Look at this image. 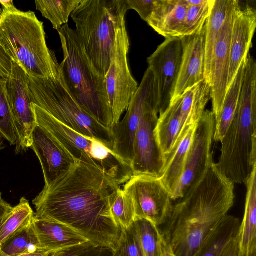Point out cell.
I'll return each instance as SVG.
<instances>
[{
  "mask_svg": "<svg viewBox=\"0 0 256 256\" xmlns=\"http://www.w3.org/2000/svg\"><path fill=\"white\" fill-rule=\"evenodd\" d=\"M120 190L104 172L77 162L64 176L44 187L32 200L34 218L64 224L90 242L117 248L121 232L111 212V204Z\"/></svg>",
  "mask_w": 256,
  "mask_h": 256,
  "instance_id": "obj_1",
  "label": "cell"
},
{
  "mask_svg": "<svg viewBox=\"0 0 256 256\" xmlns=\"http://www.w3.org/2000/svg\"><path fill=\"white\" fill-rule=\"evenodd\" d=\"M234 184L214 162L202 178L174 205L162 232L176 256H196L234 202Z\"/></svg>",
  "mask_w": 256,
  "mask_h": 256,
  "instance_id": "obj_2",
  "label": "cell"
},
{
  "mask_svg": "<svg viewBox=\"0 0 256 256\" xmlns=\"http://www.w3.org/2000/svg\"><path fill=\"white\" fill-rule=\"evenodd\" d=\"M216 164L232 182L245 184L256 168V62L250 54L233 119Z\"/></svg>",
  "mask_w": 256,
  "mask_h": 256,
  "instance_id": "obj_3",
  "label": "cell"
},
{
  "mask_svg": "<svg viewBox=\"0 0 256 256\" xmlns=\"http://www.w3.org/2000/svg\"><path fill=\"white\" fill-rule=\"evenodd\" d=\"M57 31L64 54L60 68L67 90L84 111L111 130L113 116L105 78L90 62L75 30L66 24Z\"/></svg>",
  "mask_w": 256,
  "mask_h": 256,
  "instance_id": "obj_4",
  "label": "cell"
},
{
  "mask_svg": "<svg viewBox=\"0 0 256 256\" xmlns=\"http://www.w3.org/2000/svg\"><path fill=\"white\" fill-rule=\"evenodd\" d=\"M2 11L0 45L12 60L29 77L56 76L60 64L47 46L43 22L32 11Z\"/></svg>",
  "mask_w": 256,
  "mask_h": 256,
  "instance_id": "obj_5",
  "label": "cell"
},
{
  "mask_svg": "<svg viewBox=\"0 0 256 256\" xmlns=\"http://www.w3.org/2000/svg\"><path fill=\"white\" fill-rule=\"evenodd\" d=\"M126 0H82L70 16L90 62L105 77L114 52L117 33L126 23Z\"/></svg>",
  "mask_w": 256,
  "mask_h": 256,
  "instance_id": "obj_6",
  "label": "cell"
},
{
  "mask_svg": "<svg viewBox=\"0 0 256 256\" xmlns=\"http://www.w3.org/2000/svg\"><path fill=\"white\" fill-rule=\"evenodd\" d=\"M28 78L32 104L70 129L96 140L112 150L114 136L112 130L90 116L74 99L64 84L60 69L54 77Z\"/></svg>",
  "mask_w": 256,
  "mask_h": 256,
  "instance_id": "obj_7",
  "label": "cell"
},
{
  "mask_svg": "<svg viewBox=\"0 0 256 256\" xmlns=\"http://www.w3.org/2000/svg\"><path fill=\"white\" fill-rule=\"evenodd\" d=\"M32 110L36 124L49 132L76 162L98 168L118 185L130 178L131 166L101 142L70 129L34 104Z\"/></svg>",
  "mask_w": 256,
  "mask_h": 256,
  "instance_id": "obj_8",
  "label": "cell"
},
{
  "mask_svg": "<svg viewBox=\"0 0 256 256\" xmlns=\"http://www.w3.org/2000/svg\"><path fill=\"white\" fill-rule=\"evenodd\" d=\"M215 122L212 110H205L197 124L182 175L171 194L172 201L182 198L202 178L214 163L212 148Z\"/></svg>",
  "mask_w": 256,
  "mask_h": 256,
  "instance_id": "obj_9",
  "label": "cell"
},
{
  "mask_svg": "<svg viewBox=\"0 0 256 256\" xmlns=\"http://www.w3.org/2000/svg\"><path fill=\"white\" fill-rule=\"evenodd\" d=\"M129 48L130 40L124 23L117 33L114 56L104 77L112 113V128L120 122L122 115L127 110L138 87L128 66Z\"/></svg>",
  "mask_w": 256,
  "mask_h": 256,
  "instance_id": "obj_10",
  "label": "cell"
},
{
  "mask_svg": "<svg viewBox=\"0 0 256 256\" xmlns=\"http://www.w3.org/2000/svg\"><path fill=\"white\" fill-rule=\"evenodd\" d=\"M122 190L132 200L136 220L144 219L158 227L165 224L174 205L170 192L160 178L132 176Z\"/></svg>",
  "mask_w": 256,
  "mask_h": 256,
  "instance_id": "obj_11",
  "label": "cell"
},
{
  "mask_svg": "<svg viewBox=\"0 0 256 256\" xmlns=\"http://www.w3.org/2000/svg\"><path fill=\"white\" fill-rule=\"evenodd\" d=\"M158 98L154 75L148 68L132 99L121 122L112 128L114 136L112 152L131 166L135 134L143 112L147 106Z\"/></svg>",
  "mask_w": 256,
  "mask_h": 256,
  "instance_id": "obj_12",
  "label": "cell"
},
{
  "mask_svg": "<svg viewBox=\"0 0 256 256\" xmlns=\"http://www.w3.org/2000/svg\"><path fill=\"white\" fill-rule=\"evenodd\" d=\"M160 112L158 99L146 107L137 128L131 164L132 176H148L160 178L164 166V158L158 145L154 129Z\"/></svg>",
  "mask_w": 256,
  "mask_h": 256,
  "instance_id": "obj_13",
  "label": "cell"
},
{
  "mask_svg": "<svg viewBox=\"0 0 256 256\" xmlns=\"http://www.w3.org/2000/svg\"><path fill=\"white\" fill-rule=\"evenodd\" d=\"M6 88L18 136L15 151L18 154L30 148L32 132L37 124L32 110L28 76L12 61Z\"/></svg>",
  "mask_w": 256,
  "mask_h": 256,
  "instance_id": "obj_14",
  "label": "cell"
},
{
  "mask_svg": "<svg viewBox=\"0 0 256 256\" xmlns=\"http://www.w3.org/2000/svg\"><path fill=\"white\" fill-rule=\"evenodd\" d=\"M182 45L180 38H166L147 59L156 82L159 114L170 106L180 70Z\"/></svg>",
  "mask_w": 256,
  "mask_h": 256,
  "instance_id": "obj_15",
  "label": "cell"
},
{
  "mask_svg": "<svg viewBox=\"0 0 256 256\" xmlns=\"http://www.w3.org/2000/svg\"><path fill=\"white\" fill-rule=\"evenodd\" d=\"M240 2L234 0L220 30L216 45L210 74V96L216 122L218 120L228 90L230 62L231 34L236 9Z\"/></svg>",
  "mask_w": 256,
  "mask_h": 256,
  "instance_id": "obj_16",
  "label": "cell"
},
{
  "mask_svg": "<svg viewBox=\"0 0 256 256\" xmlns=\"http://www.w3.org/2000/svg\"><path fill=\"white\" fill-rule=\"evenodd\" d=\"M30 148L41 164L46 187L64 176L77 162L49 132L38 124L32 132Z\"/></svg>",
  "mask_w": 256,
  "mask_h": 256,
  "instance_id": "obj_17",
  "label": "cell"
},
{
  "mask_svg": "<svg viewBox=\"0 0 256 256\" xmlns=\"http://www.w3.org/2000/svg\"><path fill=\"white\" fill-rule=\"evenodd\" d=\"M180 38L182 45L181 66L170 104L204 80L205 25L198 33Z\"/></svg>",
  "mask_w": 256,
  "mask_h": 256,
  "instance_id": "obj_18",
  "label": "cell"
},
{
  "mask_svg": "<svg viewBox=\"0 0 256 256\" xmlns=\"http://www.w3.org/2000/svg\"><path fill=\"white\" fill-rule=\"evenodd\" d=\"M256 28L255 9L248 5L242 9L239 4L236 10L231 34L230 62L228 89L249 54Z\"/></svg>",
  "mask_w": 256,
  "mask_h": 256,
  "instance_id": "obj_19",
  "label": "cell"
},
{
  "mask_svg": "<svg viewBox=\"0 0 256 256\" xmlns=\"http://www.w3.org/2000/svg\"><path fill=\"white\" fill-rule=\"evenodd\" d=\"M188 6L186 0H157L146 22L166 39L180 38Z\"/></svg>",
  "mask_w": 256,
  "mask_h": 256,
  "instance_id": "obj_20",
  "label": "cell"
},
{
  "mask_svg": "<svg viewBox=\"0 0 256 256\" xmlns=\"http://www.w3.org/2000/svg\"><path fill=\"white\" fill-rule=\"evenodd\" d=\"M32 225L40 248L50 254L89 242L76 230L58 222L34 218Z\"/></svg>",
  "mask_w": 256,
  "mask_h": 256,
  "instance_id": "obj_21",
  "label": "cell"
},
{
  "mask_svg": "<svg viewBox=\"0 0 256 256\" xmlns=\"http://www.w3.org/2000/svg\"><path fill=\"white\" fill-rule=\"evenodd\" d=\"M182 102V96L160 114L155 127L154 136L164 163L180 134L185 130L180 115Z\"/></svg>",
  "mask_w": 256,
  "mask_h": 256,
  "instance_id": "obj_22",
  "label": "cell"
},
{
  "mask_svg": "<svg viewBox=\"0 0 256 256\" xmlns=\"http://www.w3.org/2000/svg\"><path fill=\"white\" fill-rule=\"evenodd\" d=\"M246 188L245 208L237 240L240 252L256 251V168L244 184Z\"/></svg>",
  "mask_w": 256,
  "mask_h": 256,
  "instance_id": "obj_23",
  "label": "cell"
},
{
  "mask_svg": "<svg viewBox=\"0 0 256 256\" xmlns=\"http://www.w3.org/2000/svg\"><path fill=\"white\" fill-rule=\"evenodd\" d=\"M197 124L190 126L182 138L178 140L165 159L164 166L160 178L170 194L177 186L184 170L186 155Z\"/></svg>",
  "mask_w": 256,
  "mask_h": 256,
  "instance_id": "obj_24",
  "label": "cell"
},
{
  "mask_svg": "<svg viewBox=\"0 0 256 256\" xmlns=\"http://www.w3.org/2000/svg\"><path fill=\"white\" fill-rule=\"evenodd\" d=\"M234 0H214L205 24L204 80L210 85L212 64L220 30Z\"/></svg>",
  "mask_w": 256,
  "mask_h": 256,
  "instance_id": "obj_25",
  "label": "cell"
},
{
  "mask_svg": "<svg viewBox=\"0 0 256 256\" xmlns=\"http://www.w3.org/2000/svg\"><path fill=\"white\" fill-rule=\"evenodd\" d=\"M240 223L238 218L226 215L206 238L196 256H222L236 236Z\"/></svg>",
  "mask_w": 256,
  "mask_h": 256,
  "instance_id": "obj_26",
  "label": "cell"
},
{
  "mask_svg": "<svg viewBox=\"0 0 256 256\" xmlns=\"http://www.w3.org/2000/svg\"><path fill=\"white\" fill-rule=\"evenodd\" d=\"M180 115L184 128L197 124L211 100L210 88L204 80L182 95Z\"/></svg>",
  "mask_w": 256,
  "mask_h": 256,
  "instance_id": "obj_27",
  "label": "cell"
},
{
  "mask_svg": "<svg viewBox=\"0 0 256 256\" xmlns=\"http://www.w3.org/2000/svg\"><path fill=\"white\" fill-rule=\"evenodd\" d=\"M246 62V60L240 66L234 81L227 90L220 116L215 122L214 134L215 142H222L234 116L244 81Z\"/></svg>",
  "mask_w": 256,
  "mask_h": 256,
  "instance_id": "obj_28",
  "label": "cell"
},
{
  "mask_svg": "<svg viewBox=\"0 0 256 256\" xmlns=\"http://www.w3.org/2000/svg\"><path fill=\"white\" fill-rule=\"evenodd\" d=\"M34 218V212L28 200L22 198L19 203L0 222V246L30 226Z\"/></svg>",
  "mask_w": 256,
  "mask_h": 256,
  "instance_id": "obj_29",
  "label": "cell"
},
{
  "mask_svg": "<svg viewBox=\"0 0 256 256\" xmlns=\"http://www.w3.org/2000/svg\"><path fill=\"white\" fill-rule=\"evenodd\" d=\"M82 0H36V8L56 30L67 24L69 17Z\"/></svg>",
  "mask_w": 256,
  "mask_h": 256,
  "instance_id": "obj_30",
  "label": "cell"
},
{
  "mask_svg": "<svg viewBox=\"0 0 256 256\" xmlns=\"http://www.w3.org/2000/svg\"><path fill=\"white\" fill-rule=\"evenodd\" d=\"M134 226L144 256H160L163 235L158 227L144 219H137Z\"/></svg>",
  "mask_w": 256,
  "mask_h": 256,
  "instance_id": "obj_31",
  "label": "cell"
},
{
  "mask_svg": "<svg viewBox=\"0 0 256 256\" xmlns=\"http://www.w3.org/2000/svg\"><path fill=\"white\" fill-rule=\"evenodd\" d=\"M0 248L6 256H20L42 250L32 225L6 241Z\"/></svg>",
  "mask_w": 256,
  "mask_h": 256,
  "instance_id": "obj_32",
  "label": "cell"
},
{
  "mask_svg": "<svg viewBox=\"0 0 256 256\" xmlns=\"http://www.w3.org/2000/svg\"><path fill=\"white\" fill-rule=\"evenodd\" d=\"M6 78H0V134L10 145H16L18 136L8 102Z\"/></svg>",
  "mask_w": 256,
  "mask_h": 256,
  "instance_id": "obj_33",
  "label": "cell"
},
{
  "mask_svg": "<svg viewBox=\"0 0 256 256\" xmlns=\"http://www.w3.org/2000/svg\"><path fill=\"white\" fill-rule=\"evenodd\" d=\"M112 217L121 230L130 227L136 220L133 202L130 196L120 190L111 204Z\"/></svg>",
  "mask_w": 256,
  "mask_h": 256,
  "instance_id": "obj_34",
  "label": "cell"
},
{
  "mask_svg": "<svg viewBox=\"0 0 256 256\" xmlns=\"http://www.w3.org/2000/svg\"><path fill=\"white\" fill-rule=\"evenodd\" d=\"M214 0H207L198 6H189L186 15L182 37L198 33L204 27Z\"/></svg>",
  "mask_w": 256,
  "mask_h": 256,
  "instance_id": "obj_35",
  "label": "cell"
},
{
  "mask_svg": "<svg viewBox=\"0 0 256 256\" xmlns=\"http://www.w3.org/2000/svg\"><path fill=\"white\" fill-rule=\"evenodd\" d=\"M113 256H144L134 223L130 227L121 230Z\"/></svg>",
  "mask_w": 256,
  "mask_h": 256,
  "instance_id": "obj_36",
  "label": "cell"
},
{
  "mask_svg": "<svg viewBox=\"0 0 256 256\" xmlns=\"http://www.w3.org/2000/svg\"><path fill=\"white\" fill-rule=\"evenodd\" d=\"M50 256H113L109 248L87 242L60 250Z\"/></svg>",
  "mask_w": 256,
  "mask_h": 256,
  "instance_id": "obj_37",
  "label": "cell"
},
{
  "mask_svg": "<svg viewBox=\"0 0 256 256\" xmlns=\"http://www.w3.org/2000/svg\"><path fill=\"white\" fill-rule=\"evenodd\" d=\"M126 2L128 10H134L146 22L153 12L157 0H126Z\"/></svg>",
  "mask_w": 256,
  "mask_h": 256,
  "instance_id": "obj_38",
  "label": "cell"
},
{
  "mask_svg": "<svg viewBox=\"0 0 256 256\" xmlns=\"http://www.w3.org/2000/svg\"><path fill=\"white\" fill-rule=\"evenodd\" d=\"M12 60L0 45V78H7L11 72Z\"/></svg>",
  "mask_w": 256,
  "mask_h": 256,
  "instance_id": "obj_39",
  "label": "cell"
},
{
  "mask_svg": "<svg viewBox=\"0 0 256 256\" xmlns=\"http://www.w3.org/2000/svg\"><path fill=\"white\" fill-rule=\"evenodd\" d=\"M13 206L2 198V193L0 192V222L10 212Z\"/></svg>",
  "mask_w": 256,
  "mask_h": 256,
  "instance_id": "obj_40",
  "label": "cell"
},
{
  "mask_svg": "<svg viewBox=\"0 0 256 256\" xmlns=\"http://www.w3.org/2000/svg\"><path fill=\"white\" fill-rule=\"evenodd\" d=\"M239 252L237 236L227 247L222 256H238Z\"/></svg>",
  "mask_w": 256,
  "mask_h": 256,
  "instance_id": "obj_41",
  "label": "cell"
},
{
  "mask_svg": "<svg viewBox=\"0 0 256 256\" xmlns=\"http://www.w3.org/2000/svg\"><path fill=\"white\" fill-rule=\"evenodd\" d=\"M160 256H176L171 246L164 238L160 246Z\"/></svg>",
  "mask_w": 256,
  "mask_h": 256,
  "instance_id": "obj_42",
  "label": "cell"
},
{
  "mask_svg": "<svg viewBox=\"0 0 256 256\" xmlns=\"http://www.w3.org/2000/svg\"><path fill=\"white\" fill-rule=\"evenodd\" d=\"M0 4L3 7V10L8 12H13L18 9L14 6L12 0H0Z\"/></svg>",
  "mask_w": 256,
  "mask_h": 256,
  "instance_id": "obj_43",
  "label": "cell"
},
{
  "mask_svg": "<svg viewBox=\"0 0 256 256\" xmlns=\"http://www.w3.org/2000/svg\"><path fill=\"white\" fill-rule=\"evenodd\" d=\"M50 253L43 250H39L34 252L28 253L20 256H50Z\"/></svg>",
  "mask_w": 256,
  "mask_h": 256,
  "instance_id": "obj_44",
  "label": "cell"
},
{
  "mask_svg": "<svg viewBox=\"0 0 256 256\" xmlns=\"http://www.w3.org/2000/svg\"><path fill=\"white\" fill-rule=\"evenodd\" d=\"M207 0H186L188 6H198L204 4Z\"/></svg>",
  "mask_w": 256,
  "mask_h": 256,
  "instance_id": "obj_45",
  "label": "cell"
},
{
  "mask_svg": "<svg viewBox=\"0 0 256 256\" xmlns=\"http://www.w3.org/2000/svg\"><path fill=\"white\" fill-rule=\"evenodd\" d=\"M238 256H256V251L248 254L242 253L239 251Z\"/></svg>",
  "mask_w": 256,
  "mask_h": 256,
  "instance_id": "obj_46",
  "label": "cell"
},
{
  "mask_svg": "<svg viewBox=\"0 0 256 256\" xmlns=\"http://www.w3.org/2000/svg\"><path fill=\"white\" fill-rule=\"evenodd\" d=\"M4 138L0 134V151L5 148V145L4 142Z\"/></svg>",
  "mask_w": 256,
  "mask_h": 256,
  "instance_id": "obj_47",
  "label": "cell"
},
{
  "mask_svg": "<svg viewBox=\"0 0 256 256\" xmlns=\"http://www.w3.org/2000/svg\"><path fill=\"white\" fill-rule=\"evenodd\" d=\"M3 11L0 7V21L1 20L2 17Z\"/></svg>",
  "mask_w": 256,
  "mask_h": 256,
  "instance_id": "obj_48",
  "label": "cell"
},
{
  "mask_svg": "<svg viewBox=\"0 0 256 256\" xmlns=\"http://www.w3.org/2000/svg\"><path fill=\"white\" fill-rule=\"evenodd\" d=\"M0 256H6L2 252V250H1V248H0Z\"/></svg>",
  "mask_w": 256,
  "mask_h": 256,
  "instance_id": "obj_49",
  "label": "cell"
}]
</instances>
